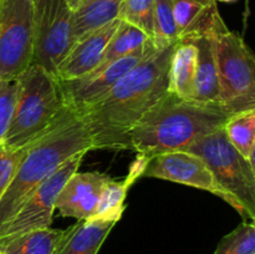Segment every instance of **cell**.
I'll return each mask as SVG.
<instances>
[{"label":"cell","instance_id":"6da1fadb","mask_svg":"<svg viewBox=\"0 0 255 254\" xmlns=\"http://www.w3.org/2000/svg\"><path fill=\"white\" fill-rule=\"evenodd\" d=\"M174 46L154 47L104 99L77 114L89 128L94 149H128V132L168 92Z\"/></svg>","mask_w":255,"mask_h":254},{"label":"cell","instance_id":"7a4b0ae2","mask_svg":"<svg viewBox=\"0 0 255 254\" xmlns=\"http://www.w3.org/2000/svg\"><path fill=\"white\" fill-rule=\"evenodd\" d=\"M232 115L222 105L182 100L167 92L128 132V149L148 159L186 151L193 142L222 128Z\"/></svg>","mask_w":255,"mask_h":254},{"label":"cell","instance_id":"3957f363","mask_svg":"<svg viewBox=\"0 0 255 254\" xmlns=\"http://www.w3.org/2000/svg\"><path fill=\"white\" fill-rule=\"evenodd\" d=\"M94 151L81 117L70 111L44 136L26 147L11 183L0 199V227L20 208L29 194L72 156Z\"/></svg>","mask_w":255,"mask_h":254},{"label":"cell","instance_id":"277c9868","mask_svg":"<svg viewBox=\"0 0 255 254\" xmlns=\"http://www.w3.org/2000/svg\"><path fill=\"white\" fill-rule=\"evenodd\" d=\"M14 111L2 148L20 149L44 136L71 110L62 99L57 80L36 65L16 79Z\"/></svg>","mask_w":255,"mask_h":254},{"label":"cell","instance_id":"5b68a950","mask_svg":"<svg viewBox=\"0 0 255 254\" xmlns=\"http://www.w3.org/2000/svg\"><path fill=\"white\" fill-rule=\"evenodd\" d=\"M186 151L201 157L227 196V203L243 218L255 219V164L231 144L223 127L198 141Z\"/></svg>","mask_w":255,"mask_h":254},{"label":"cell","instance_id":"8992f818","mask_svg":"<svg viewBox=\"0 0 255 254\" xmlns=\"http://www.w3.org/2000/svg\"><path fill=\"white\" fill-rule=\"evenodd\" d=\"M221 105L232 114L255 110V57L226 24L214 34Z\"/></svg>","mask_w":255,"mask_h":254},{"label":"cell","instance_id":"52a82bcc","mask_svg":"<svg viewBox=\"0 0 255 254\" xmlns=\"http://www.w3.org/2000/svg\"><path fill=\"white\" fill-rule=\"evenodd\" d=\"M34 34L32 0H0V79H17L31 65Z\"/></svg>","mask_w":255,"mask_h":254},{"label":"cell","instance_id":"ba28073f","mask_svg":"<svg viewBox=\"0 0 255 254\" xmlns=\"http://www.w3.org/2000/svg\"><path fill=\"white\" fill-rule=\"evenodd\" d=\"M35 5V34L31 65L54 76L74 45L72 9L66 0H39Z\"/></svg>","mask_w":255,"mask_h":254},{"label":"cell","instance_id":"9c48e42d","mask_svg":"<svg viewBox=\"0 0 255 254\" xmlns=\"http://www.w3.org/2000/svg\"><path fill=\"white\" fill-rule=\"evenodd\" d=\"M86 153L87 152H81L72 156L57 171L42 181L29 194L16 213L0 227V237L50 228L54 218L55 203L60 191L67 179L79 171L80 164Z\"/></svg>","mask_w":255,"mask_h":254},{"label":"cell","instance_id":"30bf717a","mask_svg":"<svg viewBox=\"0 0 255 254\" xmlns=\"http://www.w3.org/2000/svg\"><path fill=\"white\" fill-rule=\"evenodd\" d=\"M154 47V42L149 40L142 49L94 70L85 76L72 80H57L67 109L80 114L104 99L117 82Z\"/></svg>","mask_w":255,"mask_h":254},{"label":"cell","instance_id":"8fae6325","mask_svg":"<svg viewBox=\"0 0 255 254\" xmlns=\"http://www.w3.org/2000/svg\"><path fill=\"white\" fill-rule=\"evenodd\" d=\"M143 176L194 187L216 194L227 202L226 193L217 183L206 162L188 151L167 152L152 157L147 162Z\"/></svg>","mask_w":255,"mask_h":254},{"label":"cell","instance_id":"7c38bea8","mask_svg":"<svg viewBox=\"0 0 255 254\" xmlns=\"http://www.w3.org/2000/svg\"><path fill=\"white\" fill-rule=\"evenodd\" d=\"M111 177L102 172H76L60 191L55 209L62 217L87 221L94 218L105 184Z\"/></svg>","mask_w":255,"mask_h":254},{"label":"cell","instance_id":"4fadbf2b","mask_svg":"<svg viewBox=\"0 0 255 254\" xmlns=\"http://www.w3.org/2000/svg\"><path fill=\"white\" fill-rule=\"evenodd\" d=\"M120 19L89 32L76 40L57 66L54 77L56 80H72L85 76L100 66L112 35L119 26Z\"/></svg>","mask_w":255,"mask_h":254},{"label":"cell","instance_id":"5bb4252c","mask_svg":"<svg viewBox=\"0 0 255 254\" xmlns=\"http://www.w3.org/2000/svg\"><path fill=\"white\" fill-rule=\"evenodd\" d=\"M214 34L202 35L192 41H188L193 42L194 46L197 47L196 84H194L192 101L208 105H221Z\"/></svg>","mask_w":255,"mask_h":254},{"label":"cell","instance_id":"9a60e30c","mask_svg":"<svg viewBox=\"0 0 255 254\" xmlns=\"http://www.w3.org/2000/svg\"><path fill=\"white\" fill-rule=\"evenodd\" d=\"M117 222L104 218L77 221L65 229L54 254H97Z\"/></svg>","mask_w":255,"mask_h":254},{"label":"cell","instance_id":"2e32d148","mask_svg":"<svg viewBox=\"0 0 255 254\" xmlns=\"http://www.w3.org/2000/svg\"><path fill=\"white\" fill-rule=\"evenodd\" d=\"M197 72V47L193 42H177L168 69V92L182 100H193Z\"/></svg>","mask_w":255,"mask_h":254},{"label":"cell","instance_id":"e0dca14e","mask_svg":"<svg viewBox=\"0 0 255 254\" xmlns=\"http://www.w3.org/2000/svg\"><path fill=\"white\" fill-rule=\"evenodd\" d=\"M122 0H80L72 9L74 42L119 19Z\"/></svg>","mask_w":255,"mask_h":254},{"label":"cell","instance_id":"ac0fdd59","mask_svg":"<svg viewBox=\"0 0 255 254\" xmlns=\"http://www.w3.org/2000/svg\"><path fill=\"white\" fill-rule=\"evenodd\" d=\"M65 229L44 228L0 237V254H54Z\"/></svg>","mask_w":255,"mask_h":254},{"label":"cell","instance_id":"d6986e66","mask_svg":"<svg viewBox=\"0 0 255 254\" xmlns=\"http://www.w3.org/2000/svg\"><path fill=\"white\" fill-rule=\"evenodd\" d=\"M223 131L232 146L254 164L255 110L232 115L224 124Z\"/></svg>","mask_w":255,"mask_h":254},{"label":"cell","instance_id":"ffe728a7","mask_svg":"<svg viewBox=\"0 0 255 254\" xmlns=\"http://www.w3.org/2000/svg\"><path fill=\"white\" fill-rule=\"evenodd\" d=\"M149 40L151 39L141 29L120 20L119 26L112 35L106 47V51H105L104 59L97 69L106 66L116 60L122 59V57L142 49Z\"/></svg>","mask_w":255,"mask_h":254},{"label":"cell","instance_id":"44dd1931","mask_svg":"<svg viewBox=\"0 0 255 254\" xmlns=\"http://www.w3.org/2000/svg\"><path fill=\"white\" fill-rule=\"evenodd\" d=\"M153 25V42L157 49L178 42V30L174 20L172 0H154Z\"/></svg>","mask_w":255,"mask_h":254},{"label":"cell","instance_id":"7402d4cb","mask_svg":"<svg viewBox=\"0 0 255 254\" xmlns=\"http://www.w3.org/2000/svg\"><path fill=\"white\" fill-rule=\"evenodd\" d=\"M154 0H122L119 19L141 29L153 41Z\"/></svg>","mask_w":255,"mask_h":254},{"label":"cell","instance_id":"603a6c76","mask_svg":"<svg viewBox=\"0 0 255 254\" xmlns=\"http://www.w3.org/2000/svg\"><path fill=\"white\" fill-rule=\"evenodd\" d=\"M213 254H255V226L243 222L222 238Z\"/></svg>","mask_w":255,"mask_h":254},{"label":"cell","instance_id":"cb8c5ba5","mask_svg":"<svg viewBox=\"0 0 255 254\" xmlns=\"http://www.w3.org/2000/svg\"><path fill=\"white\" fill-rule=\"evenodd\" d=\"M17 82L15 80L0 79V148H2L5 134L9 128L14 111Z\"/></svg>","mask_w":255,"mask_h":254},{"label":"cell","instance_id":"d4e9b609","mask_svg":"<svg viewBox=\"0 0 255 254\" xmlns=\"http://www.w3.org/2000/svg\"><path fill=\"white\" fill-rule=\"evenodd\" d=\"M25 149L26 147L20 149L0 148V199L11 183Z\"/></svg>","mask_w":255,"mask_h":254},{"label":"cell","instance_id":"484cf974","mask_svg":"<svg viewBox=\"0 0 255 254\" xmlns=\"http://www.w3.org/2000/svg\"><path fill=\"white\" fill-rule=\"evenodd\" d=\"M66 1L69 2L70 7H71V9H74V7L76 6V4L80 1V0H66Z\"/></svg>","mask_w":255,"mask_h":254},{"label":"cell","instance_id":"4316f807","mask_svg":"<svg viewBox=\"0 0 255 254\" xmlns=\"http://www.w3.org/2000/svg\"><path fill=\"white\" fill-rule=\"evenodd\" d=\"M214 1H222V2H233L236 1V0H214Z\"/></svg>","mask_w":255,"mask_h":254},{"label":"cell","instance_id":"83f0119b","mask_svg":"<svg viewBox=\"0 0 255 254\" xmlns=\"http://www.w3.org/2000/svg\"><path fill=\"white\" fill-rule=\"evenodd\" d=\"M37 1H39V0H32V2H34V4H36Z\"/></svg>","mask_w":255,"mask_h":254}]
</instances>
